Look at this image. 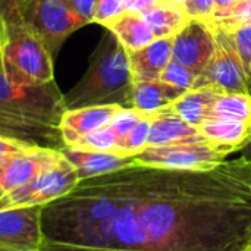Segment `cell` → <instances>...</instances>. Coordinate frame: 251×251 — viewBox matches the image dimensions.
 <instances>
[{"label":"cell","mask_w":251,"mask_h":251,"mask_svg":"<svg viewBox=\"0 0 251 251\" xmlns=\"http://www.w3.org/2000/svg\"><path fill=\"white\" fill-rule=\"evenodd\" d=\"M43 251H243L251 243V163H135L82 179L43 207Z\"/></svg>","instance_id":"cell-1"},{"label":"cell","mask_w":251,"mask_h":251,"mask_svg":"<svg viewBox=\"0 0 251 251\" xmlns=\"http://www.w3.org/2000/svg\"><path fill=\"white\" fill-rule=\"evenodd\" d=\"M65 97L54 81L28 85L7 76L0 53V135L26 146L62 150Z\"/></svg>","instance_id":"cell-2"},{"label":"cell","mask_w":251,"mask_h":251,"mask_svg":"<svg viewBox=\"0 0 251 251\" xmlns=\"http://www.w3.org/2000/svg\"><path fill=\"white\" fill-rule=\"evenodd\" d=\"M129 56L118 38L107 31L90 56V65L79 82L66 94V109L96 104L129 107L132 91Z\"/></svg>","instance_id":"cell-3"},{"label":"cell","mask_w":251,"mask_h":251,"mask_svg":"<svg viewBox=\"0 0 251 251\" xmlns=\"http://www.w3.org/2000/svg\"><path fill=\"white\" fill-rule=\"evenodd\" d=\"M0 12L4 26L0 53L7 76L28 85L54 81L53 54L43 38L21 18L9 0H0Z\"/></svg>","instance_id":"cell-4"},{"label":"cell","mask_w":251,"mask_h":251,"mask_svg":"<svg viewBox=\"0 0 251 251\" xmlns=\"http://www.w3.org/2000/svg\"><path fill=\"white\" fill-rule=\"evenodd\" d=\"M21 18L43 38L49 51L56 53L63 41L88 22L63 0H9Z\"/></svg>","instance_id":"cell-5"},{"label":"cell","mask_w":251,"mask_h":251,"mask_svg":"<svg viewBox=\"0 0 251 251\" xmlns=\"http://www.w3.org/2000/svg\"><path fill=\"white\" fill-rule=\"evenodd\" d=\"M79 181L75 166L59 151L25 187L7 194L3 207H44L68 196Z\"/></svg>","instance_id":"cell-6"},{"label":"cell","mask_w":251,"mask_h":251,"mask_svg":"<svg viewBox=\"0 0 251 251\" xmlns=\"http://www.w3.org/2000/svg\"><path fill=\"white\" fill-rule=\"evenodd\" d=\"M137 165L174 171H210L226 160L204 138L181 141L160 147H146L134 156Z\"/></svg>","instance_id":"cell-7"},{"label":"cell","mask_w":251,"mask_h":251,"mask_svg":"<svg viewBox=\"0 0 251 251\" xmlns=\"http://www.w3.org/2000/svg\"><path fill=\"white\" fill-rule=\"evenodd\" d=\"M215 32V50L204 66V69L196 78L191 90L206 85H216L224 93H246L251 94V84L249 82L238 51L234 44L231 32L221 28H212Z\"/></svg>","instance_id":"cell-8"},{"label":"cell","mask_w":251,"mask_h":251,"mask_svg":"<svg viewBox=\"0 0 251 251\" xmlns=\"http://www.w3.org/2000/svg\"><path fill=\"white\" fill-rule=\"evenodd\" d=\"M43 207L0 209V250L43 251Z\"/></svg>","instance_id":"cell-9"},{"label":"cell","mask_w":251,"mask_h":251,"mask_svg":"<svg viewBox=\"0 0 251 251\" xmlns=\"http://www.w3.org/2000/svg\"><path fill=\"white\" fill-rule=\"evenodd\" d=\"M215 32L201 21L190 22L174 37L172 60L187 66L197 75L204 69L215 50Z\"/></svg>","instance_id":"cell-10"},{"label":"cell","mask_w":251,"mask_h":251,"mask_svg":"<svg viewBox=\"0 0 251 251\" xmlns=\"http://www.w3.org/2000/svg\"><path fill=\"white\" fill-rule=\"evenodd\" d=\"M122 109L124 106L121 104H96L66 109L60 119V135L65 147H71L81 137L107 126Z\"/></svg>","instance_id":"cell-11"},{"label":"cell","mask_w":251,"mask_h":251,"mask_svg":"<svg viewBox=\"0 0 251 251\" xmlns=\"http://www.w3.org/2000/svg\"><path fill=\"white\" fill-rule=\"evenodd\" d=\"M60 150L26 146L16 153L0 171V176L7 194L25 187Z\"/></svg>","instance_id":"cell-12"},{"label":"cell","mask_w":251,"mask_h":251,"mask_svg":"<svg viewBox=\"0 0 251 251\" xmlns=\"http://www.w3.org/2000/svg\"><path fill=\"white\" fill-rule=\"evenodd\" d=\"M174 37L156 38L149 46L128 53L132 82H147L160 78L162 72L172 60Z\"/></svg>","instance_id":"cell-13"},{"label":"cell","mask_w":251,"mask_h":251,"mask_svg":"<svg viewBox=\"0 0 251 251\" xmlns=\"http://www.w3.org/2000/svg\"><path fill=\"white\" fill-rule=\"evenodd\" d=\"M200 134L219 153L228 156L243 150L251 141V124L228 119H207L199 126Z\"/></svg>","instance_id":"cell-14"},{"label":"cell","mask_w":251,"mask_h":251,"mask_svg":"<svg viewBox=\"0 0 251 251\" xmlns=\"http://www.w3.org/2000/svg\"><path fill=\"white\" fill-rule=\"evenodd\" d=\"M222 94L225 93L216 85H206L201 88L188 90L163 110L174 113L184 119L187 124L199 128L206 119H209L213 106Z\"/></svg>","instance_id":"cell-15"},{"label":"cell","mask_w":251,"mask_h":251,"mask_svg":"<svg viewBox=\"0 0 251 251\" xmlns=\"http://www.w3.org/2000/svg\"><path fill=\"white\" fill-rule=\"evenodd\" d=\"M63 156L75 166L79 179H87L93 176L106 175L131 165H135L134 157H125L115 153H103V151H88L79 150L74 147H63L60 150Z\"/></svg>","instance_id":"cell-16"},{"label":"cell","mask_w":251,"mask_h":251,"mask_svg":"<svg viewBox=\"0 0 251 251\" xmlns=\"http://www.w3.org/2000/svg\"><path fill=\"white\" fill-rule=\"evenodd\" d=\"M103 26L118 38L128 53L137 51L156 40L151 28L138 12L124 10L121 15L109 19Z\"/></svg>","instance_id":"cell-17"},{"label":"cell","mask_w":251,"mask_h":251,"mask_svg":"<svg viewBox=\"0 0 251 251\" xmlns=\"http://www.w3.org/2000/svg\"><path fill=\"white\" fill-rule=\"evenodd\" d=\"M199 138H204L200 134L199 128L187 124L179 116L162 109L153 113L147 147L169 146V144L199 140Z\"/></svg>","instance_id":"cell-18"},{"label":"cell","mask_w":251,"mask_h":251,"mask_svg":"<svg viewBox=\"0 0 251 251\" xmlns=\"http://www.w3.org/2000/svg\"><path fill=\"white\" fill-rule=\"evenodd\" d=\"M140 15L151 28L154 38L175 37L190 22L185 7L171 0H156Z\"/></svg>","instance_id":"cell-19"},{"label":"cell","mask_w":251,"mask_h":251,"mask_svg":"<svg viewBox=\"0 0 251 251\" xmlns=\"http://www.w3.org/2000/svg\"><path fill=\"white\" fill-rule=\"evenodd\" d=\"M185 90L166 84L160 79L134 82L129 97V107L143 113H156L179 99Z\"/></svg>","instance_id":"cell-20"},{"label":"cell","mask_w":251,"mask_h":251,"mask_svg":"<svg viewBox=\"0 0 251 251\" xmlns=\"http://www.w3.org/2000/svg\"><path fill=\"white\" fill-rule=\"evenodd\" d=\"M209 119H228L251 124V94L225 93L213 106ZM207 121V119H206Z\"/></svg>","instance_id":"cell-21"},{"label":"cell","mask_w":251,"mask_h":251,"mask_svg":"<svg viewBox=\"0 0 251 251\" xmlns=\"http://www.w3.org/2000/svg\"><path fill=\"white\" fill-rule=\"evenodd\" d=\"M151 118H153V113H146L138 121V124L126 134V137L118 144L115 154L125 156V157H134L138 153H141L147 147Z\"/></svg>","instance_id":"cell-22"},{"label":"cell","mask_w":251,"mask_h":251,"mask_svg":"<svg viewBox=\"0 0 251 251\" xmlns=\"http://www.w3.org/2000/svg\"><path fill=\"white\" fill-rule=\"evenodd\" d=\"M74 149L79 150H88V151H103V153H115L118 147V138L112 128L107 125L104 128H100L94 132H90L84 137H81L74 146Z\"/></svg>","instance_id":"cell-23"},{"label":"cell","mask_w":251,"mask_h":251,"mask_svg":"<svg viewBox=\"0 0 251 251\" xmlns=\"http://www.w3.org/2000/svg\"><path fill=\"white\" fill-rule=\"evenodd\" d=\"M197 76L199 75L196 72H193L191 69H188L187 66H184L175 60H171L168 63V66L165 68V71L162 72L159 79L166 82V84H171L174 87H178L181 90L188 91L193 88Z\"/></svg>","instance_id":"cell-24"},{"label":"cell","mask_w":251,"mask_h":251,"mask_svg":"<svg viewBox=\"0 0 251 251\" xmlns=\"http://www.w3.org/2000/svg\"><path fill=\"white\" fill-rule=\"evenodd\" d=\"M246 25H251V0H241V3L225 19L213 22L210 28H221L226 32H232Z\"/></svg>","instance_id":"cell-25"},{"label":"cell","mask_w":251,"mask_h":251,"mask_svg":"<svg viewBox=\"0 0 251 251\" xmlns=\"http://www.w3.org/2000/svg\"><path fill=\"white\" fill-rule=\"evenodd\" d=\"M146 113L132 109V107H124L122 110H119L115 118L110 121L109 126L112 128V131L115 132L116 138H118V144L126 137V134L138 124V121L144 116Z\"/></svg>","instance_id":"cell-26"},{"label":"cell","mask_w":251,"mask_h":251,"mask_svg":"<svg viewBox=\"0 0 251 251\" xmlns=\"http://www.w3.org/2000/svg\"><path fill=\"white\" fill-rule=\"evenodd\" d=\"M240 60L243 63L244 74L251 84V25L240 26L231 32Z\"/></svg>","instance_id":"cell-27"},{"label":"cell","mask_w":251,"mask_h":251,"mask_svg":"<svg viewBox=\"0 0 251 251\" xmlns=\"http://www.w3.org/2000/svg\"><path fill=\"white\" fill-rule=\"evenodd\" d=\"M184 7L190 19L206 22L209 26L212 25L215 13V0H185Z\"/></svg>","instance_id":"cell-28"},{"label":"cell","mask_w":251,"mask_h":251,"mask_svg":"<svg viewBox=\"0 0 251 251\" xmlns=\"http://www.w3.org/2000/svg\"><path fill=\"white\" fill-rule=\"evenodd\" d=\"M125 10L121 0H96L91 22L104 25L109 19L121 15Z\"/></svg>","instance_id":"cell-29"},{"label":"cell","mask_w":251,"mask_h":251,"mask_svg":"<svg viewBox=\"0 0 251 251\" xmlns=\"http://www.w3.org/2000/svg\"><path fill=\"white\" fill-rule=\"evenodd\" d=\"M25 147H26V144H24V143H19L16 140H10V138L0 135V171L16 153H19Z\"/></svg>","instance_id":"cell-30"},{"label":"cell","mask_w":251,"mask_h":251,"mask_svg":"<svg viewBox=\"0 0 251 251\" xmlns=\"http://www.w3.org/2000/svg\"><path fill=\"white\" fill-rule=\"evenodd\" d=\"M75 13H78L81 18H84L88 24H91L93 19V10L96 0H63Z\"/></svg>","instance_id":"cell-31"},{"label":"cell","mask_w":251,"mask_h":251,"mask_svg":"<svg viewBox=\"0 0 251 251\" xmlns=\"http://www.w3.org/2000/svg\"><path fill=\"white\" fill-rule=\"evenodd\" d=\"M241 0H215V13H213V22L225 19L238 4ZM212 22V24H213Z\"/></svg>","instance_id":"cell-32"},{"label":"cell","mask_w":251,"mask_h":251,"mask_svg":"<svg viewBox=\"0 0 251 251\" xmlns=\"http://www.w3.org/2000/svg\"><path fill=\"white\" fill-rule=\"evenodd\" d=\"M125 10H129V12H143L146 7H149L151 3H154L156 0H121Z\"/></svg>","instance_id":"cell-33"},{"label":"cell","mask_w":251,"mask_h":251,"mask_svg":"<svg viewBox=\"0 0 251 251\" xmlns=\"http://www.w3.org/2000/svg\"><path fill=\"white\" fill-rule=\"evenodd\" d=\"M7 193L4 190V185H3V181H1V176H0V209L4 206V199H6Z\"/></svg>","instance_id":"cell-34"},{"label":"cell","mask_w":251,"mask_h":251,"mask_svg":"<svg viewBox=\"0 0 251 251\" xmlns=\"http://www.w3.org/2000/svg\"><path fill=\"white\" fill-rule=\"evenodd\" d=\"M243 157H246V159L251 163V141L243 149Z\"/></svg>","instance_id":"cell-35"},{"label":"cell","mask_w":251,"mask_h":251,"mask_svg":"<svg viewBox=\"0 0 251 251\" xmlns=\"http://www.w3.org/2000/svg\"><path fill=\"white\" fill-rule=\"evenodd\" d=\"M3 32H4V26H3V16H1V12H0V43L3 40Z\"/></svg>","instance_id":"cell-36"},{"label":"cell","mask_w":251,"mask_h":251,"mask_svg":"<svg viewBox=\"0 0 251 251\" xmlns=\"http://www.w3.org/2000/svg\"><path fill=\"white\" fill-rule=\"evenodd\" d=\"M171 1H174V3H176V4H182V6H184V1H185V0H171Z\"/></svg>","instance_id":"cell-37"},{"label":"cell","mask_w":251,"mask_h":251,"mask_svg":"<svg viewBox=\"0 0 251 251\" xmlns=\"http://www.w3.org/2000/svg\"><path fill=\"white\" fill-rule=\"evenodd\" d=\"M243 251H251V243L250 244H249V246H247V247H246V249H244V250Z\"/></svg>","instance_id":"cell-38"},{"label":"cell","mask_w":251,"mask_h":251,"mask_svg":"<svg viewBox=\"0 0 251 251\" xmlns=\"http://www.w3.org/2000/svg\"><path fill=\"white\" fill-rule=\"evenodd\" d=\"M0 251H3V250H0Z\"/></svg>","instance_id":"cell-39"}]
</instances>
